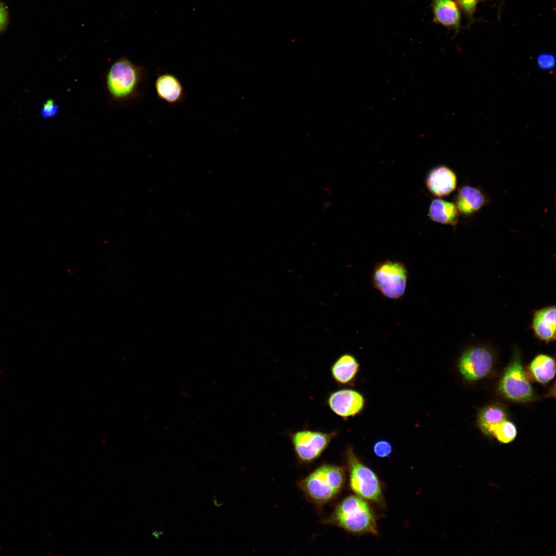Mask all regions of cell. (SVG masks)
<instances>
[{
    "mask_svg": "<svg viewBox=\"0 0 556 556\" xmlns=\"http://www.w3.org/2000/svg\"><path fill=\"white\" fill-rule=\"evenodd\" d=\"M59 107L53 99L47 100L43 104L41 110V116L44 118H49L56 115L58 112Z\"/></svg>",
    "mask_w": 556,
    "mask_h": 556,
    "instance_id": "obj_23",
    "label": "cell"
},
{
    "mask_svg": "<svg viewBox=\"0 0 556 556\" xmlns=\"http://www.w3.org/2000/svg\"><path fill=\"white\" fill-rule=\"evenodd\" d=\"M433 21L458 32L461 27L460 8L455 0H432Z\"/></svg>",
    "mask_w": 556,
    "mask_h": 556,
    "instance_id": "obj_12",
    "label": "cell"
},
{
    "mask_svg": "<svg viewBox=\"0 0 556 556\" xmlns=\"http://www.w3.org/2000/svg\"><path fill=\"white\" fill-rule=\"evenodd\" d=\"M7 21V13L5 7L0 4V30L3 29Z\"/></svg>",
    "mask_w": 556,
    "mask_h": 556,
    "instance_id": "obj_24",
    "label": "cell"
},
{
    "mask_svg": "<svg viewBox=\"0 0 556 556\" xmlns=\"http://www.w3.org/2000/svg\"><path fill=\"white\" fill-rule=\"evenodd\" d=\"M359 364L357 359L351 354L340 355L331 367V374L334 380L341 386L353 384L358 374Z\"/></svg>",
    "mask_w": 556,
    "mask_h": 556,
    "instance_id": "obj_15",
    "label": "cell"
},
{
    "mask_svg": "<svg viewBox=\"0 0 556 556\" xmlns=\"http://www.w3.org/2000/svg\"><path fill=\"white\" fill-rule=\"evenodd\" d=\"M480 0H456L460 9L469 20H473V15L478 3Z\"/></svg>",
    "mask_w": 556,
    "mask_h": 556,
    "instance_id": "obj_20",
    "label": "cell"
},
{
    "mask_svg": "<svg viewBox=\"0 0 556 556\" xmlns=\"http://www.w3.org/2000/svg\"><path fill=\"white\" fill-rule=\"evenodd\" d=\"M326 403L330 409L338 416L347 419L360 413L365 405L363 395L350 388H343L331 392Z\"/></svg>",
    "mask_w": 556,
    "mask_h": 556,
    "instance_id": "obj_9",
    "label": "cell"
},
{
    "mask_svg": "<svg viewBox=\"0 0 556 556\" xmlns=\"http://www.w3.org/2000/svg\"><path fill=\"white\" fill-rule=\"evenodd\" d=\"M499 390L503 396L514 402L525 403L533 399L532 387L517 352L503 372L499 382Z\"/></svg>",
    "mask_w": 556,
    "mask_h": 556,
    "instance_id": "obj_7",
    "label": "cell"
},
{
    "mask_svg": "<svg viewBox=\"0 0 556 556\" xmlns=\"http://www.w3.org/2000/svg\"><path fill=\"white\" fill-rule=\"evenodd\" d=\"M515 424L507 419L501 421L494 428L491 436L501 443L507 444L513 441L517 435Z\"/></svg>",
    "mask_w": 556,
    "mask_h": 556,
    "instance_id": "obj_19",
    "label": "cell"
},
{
    "mask_svg": "<svg viewBox=\"0 0 556 556\" xmlns=\"http://www.w3.org/2000/svg\"><path fill=\"white\" fill-rule=\"evenodd\" d=\"M145 68L121 57L110 67L106 77L108 92L112 99L125 101L135 97L144 82Z\"/></svg>",
    "mask_w": 556,
    "mask_h": 556,
    "instance_id": "obj_3",
    "label": "cell"
},
{
    "mask_svg": "<svg viewBox=\"0 0 556 556\" xmlns=\"http://www.w3.org/2000/svg\"><path fill=\"white\" fill-rule=\"evenodd\" d=\"M345 456L352 491L361 498L384 507L382 489L375 473L361 462L351 447L347 448Z\"/></svg>",
    "mask_w": 556,
    "mask_h": 556,
    "instance_id": "obj_4",
    "label": "cell"
},
{
    "mask_svg": "<svg viewBox=\"0 0 556 556\" xmlns=\"http://www.w3.org/2000/svg\"><path fill=\"white\" fill-rule=\"evenodd\" d=\"M454 201L460 214L470 216L485 205L489 200L481 189L464 185L458 189Z\"/></svg>",
    "mask_w": 556,
    "mask_h": 556,
    "instance_id": "obj_11",
    "label": "cell"
},
{
    "mask_svg": "<svg viewBox=\"0 0 556 556\" xmlns=\"http://www.w3.org/2000/svg\"><path fill=\"white\" fill-rule=\"evenodd\" d=\"M322 522L340 527L351 533H377L372 508L364 499L357 495H350L342 499Z\"/></svg>",
    "mask_w": 556,
    "mask_h": 556,
    "instance_id": "obj_2",
    "label": "cell"
},
{
    "mask_svg": "<svg viewBox=\"0 0 556 556\" xmlns=\"http://www.w3.org/2000/svg\"><path fill=\"white\" fill-rule=\"evenodd\" d=\"M529 371L536 381L541 384H547L555 376V360L549 355L539 354L531 361Z\"/></svg>",
    "mask_w": 556,
    "mask_h": 556,
    "instance_id": "obj_17",
    "label": "cell"
},
{
    "mask_svg": "<svg viewBox=\"0 0 556 556\" xmlns=\"http://www.w3.org/2000/svg\"><path fill=\"white\" fill-rule=\"evenodd\" d=\"M373 451L377 457H386L390 455L392 451V446L388 441L379 440L374 444Z\"/></svg>",
    "mask_w": 556,
    "mask_h": 556,
    "instance_id": "obj_22",
    "label": "cell"
},
{
    "mask_svg": "<svg viewBox=\"0 0 556 556\" xmlns=\"http://www.w3.org/2000/svg\"><path fill=\"white\" fill-rule=\"evenodd\" d=\"M537 65L544 70H550L555 63L554 56L550 53H543L538 55L536 59Z\"/></svg>",
    "mask_w": 556,
    "mask_h": 556,
    "instance_id": "obj_21",
    "label": "cell"
},
{
    "mask_svg": "<svg viewBox=\"0 0 556 556\" xmlns=\"http://www.w3.org/2000/svg\"><path fill=\"white\" fill-rule=\"evenodd\" d=\"M345 482L342 467L323 464L299 481L297 485L308 501L321 507L337 497Z\"/></svg>",
    "mask_w": 556,
    "mask_h": 556,
    "instance_id": "obj_1",
    "label": "cell"
},
{
    "mask_svg": "<svg viewBox=\"0 0 556 556\" xmlns=\"http://www.w3.org/2000/svg\"><path fill=\"white\" fill-rule=\"evenodd\" d=\"M494 361V355L490 349L484 346H474L467 349L462 354L458 368L465 379L475 381L490 373Z\"/></svg>",
    "mask_w": 556,
    "mask_h": 556,
    "instance_id": "obj_8",
    "label": "cell"
},
{
    "mask_svg": "<svg viewBox=\"0 0 556 556\" xmlns=\"http://www.w3.org/2000/svg\"><path fill=\"white\" fill-rule=\"evenodd\" d=\"M408 280V271L400 261L387 259L376 264L372 274V283L384 297L398 300L405 294Z\"/></svg>",
    "mask_w": 556,
    "mask_h": 556,
    "instance_id": "obj_5",
    "label": "cell"
},
{
    "mask_svg": "<svg viewBox=\"0 0 556 556\" xmlns=\"http://www.w3.org/2000/svg\"><path fill=\"white\" fill-rule=\"evenodd\" d=\"M158 97L169 105L182 102L185 98L183 86L174 75L164 73L159 75L155 82Z\"/></svg>",
    "mask_w": 556,
    "mask_h": 556,
    "instance_id": "obj_14",
    "label": "cell"
},
{
    "mask_svg": "<svg viewBox=\"0 0 556 556\" xmlns=\"http://www.w3.org/2000/svg\"><path fill=\"white\" fill-rule=\"evenodd\" d=\"M455 172L445 166H439L428 173L426 184L428 190L435 196L441 197L449 195L457 186Z\"/></svg>",
    "mask_w": 556,
    "mask_h": 556,
    "instance_id": "obj_13",
    "label": "cell"
},
{
    "mask_svg": "<svg viewBox=\"0 0 556 556\" xmlns=\"http://www.w3.org/2000/svg\"><path fill=\"white\" fill-rule=\"evenodd\" d=\"M506 410L500 405L492 404L482 408L479 412L477 425L485 435H491L495 426L506 419Z\"/></svg>",
    "mask_w": 556,
    "mask_h": 556,
    "instance_id": "obj_18",
    "label": "cell"
},
{
    "mask_svg": "<svg viewBox=\"0 0 556 556\" xmlns=\"http://www.w3.org/2000/svg\"><path fill=\"white\" fill-rule=\"evenodd\" d=\"M459 214L454 203L439 198L432 201L428 212V216L431 220L454 227L459 221Z\"/></svg>",
    "mask_w": 556,
    "mask_h": 556,
    "instance_id": "obj_16",
    "label": "cell"
},
{
    "mask_svg": "<svg viewBox=\"0 0 556 556\" xmlns=\"http://www.w3.org/2000/svg\"><path fill=\"white\" fill-rule=\"evenodd\" d=\"M336 436L334 431L304 429L290 433L289 438L298 462L308 464L321 456Z\"/></svg>",
    "mask_w": 556,
    "mask_h": 556,
    "instance_id": "obj_6",
    "label": "cell"
},
{
    "mask_svg": "<svg viewBox=\"0 0 556 556\" xmlns=\"http://www.w3.org/2000/svg\"><path fill=\"white\" fill-rule=\"evenodd\" d=\"M536 338L548 344L555 340L556 312L554 305L534 311L530 325Z\"/></svg>",
    "mask_w": 556,
    "mask_h": 556,
    "instance_id": "obj_10",
    "label": "cell"
}]
</instances>
